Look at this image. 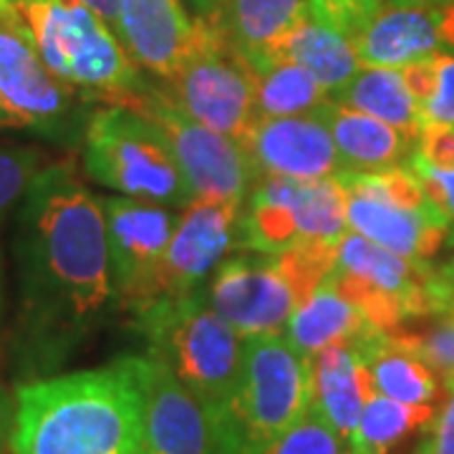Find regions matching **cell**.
<instances>
[{
  "label": "cell",
  "instance_id": "6da1fadb",
  "mask_svg": "<svg viewBox=\"0 0 454 454\" xmlns=\"http://www.w3.org/2000/svg\"><path fill=\"white\" fill-rule=\"evenodd\" d=\"M18 340L33 361H61L116 309L106 215L71 157L38 172L16 210Z\"/></svg>",
  "mask_w": 454,
  "mask_h": 454
},
{
  "label": "cell",
  "instance_id": "7a4b0ae2",
  "mask_svg": "<svg viewBox=\"0 0 454 454\" xmlns=\"http://www.w3.org/2000/svg\"><path fill=\"white\" fill-rule=\"evenodd\" d=\"M145 422V356L28 381L16 391V454H137Z\"/></svg>",
  "mask_w": 454,
  "mask_h": 454
},
{
  "label": "cell",
  "instance_id": "3957f363",
  "mask_svg": "<svg viewBox=\"0 0 454 454\" xmlns=\"http://www.w3.org/2000/svg\"><path fill=\"white\" fill-rule=\"evenodd\" d=\"M0 23L86 101L134 112L145 104L149 89L119 35L79 0H0Z\"/></svg>",
  "mask_w": 454,
  "mask_h": 454
},
{
  "label": "cell",
  "instance_id": "277c9868",
  "mask_svg": "<svg viewBox=\"0 0 454 454\" xmlns=\"http://www.w3.org/2000/svg\"><path fill=\"white\" fill-rule=\"evenodd\" d=\"M310 394V358L286 333L247 339L238 387L207 414L217 454H265L309 414Z\"/></svg>",
  "mask_w": 454,
  "mask_h": 454
},
{
  "label": "cell",
  "instance_id": "5b68a950",
  "mask_svg": "<svg viewBox=\"0 0 454 454\" xmlns=\"http://www.w3.org/2000/svg\"><path fill=\"white\" fill-rule=\"evenodd\" d=\"M149 343L179 384L212 414L230 399L245 366V339L197 291L160 301L134 316Z\"/></svg>",
  "mask_w": 454,
  "mask_h": 454
},
{
  "label": "cell",
  "instance_id": "8992f818",
  "mask_svg": "<svg viewBox=\"0 0 454 454\" xmlns=\"http://www.w3.org/2000/svg\"><path fill=\"white\" fill-rule=\"evenodd\" d=\"M83 169L124 197L182 210L192 190L164 134L129 106H97L83 131Z\"/></svg>",
  "mask_w": 454,
  "mask_h": 454
},
{
  "label": "cell",
  "instance_id": "52a82bcc",
  "mask_svg": "<svg viewBox=\"0 0 454 454\" xmlns=\"http://www.w3.org/2000/svg\"><path fill=\"white\" fill-rule=\"evenodd\" d=\"M197 18L202 20L200 46L167 91L200 124L243 142L260 119L253 71L232 46L220 16Z\"/></svg>",
  "mask_w": 454,
  "mask_h": 454
},
{
  "label": "cell",
  "instance_id": "ba28073f",
  "mask_svg": "<svg viewBox=\"0 0 454 454\" xmlns=\"http://www.w3.org/2000/svg\"><path fill=\"white\" fill-rule=\"evenodd\" d=\"M0 98L16 114L23 131L49 142L79 146L91 116V101L53 76L31 43L0 23Z\"/></svg>",
  "mask_w": 454,
  "mask_h": 454
},
{
  "label": "cell",
  "instance_id": "9c48e42d",
  "mask_svg": "<svg viewBox=\"0 0 454 454\" xmlns=\"http://www.w3.org/2000/svg\"><path fill=\"white\" fill-rule=\"evenodd\" d=\"M137 112L145 114L169 142L192 197L245 202L255 182V172L240 142L200 124L169 97L167 89H149L145 104Z\"/></svg>",
  "mask_w": 454,
  "mask_h": 454
},
{
  "label": "cell",
  "instance_id": "30bf717a",
  "mask_svg": "<svg viewBox=\"0 0 454 454\" xmlns=\"http://www.w3.org/2000/svg\"><path fill=\"white\" fill-rule=\"evenodd\" d=\"M243 202L220 197H192L179 210L172 240L152 278L149 306L192 295L217 270V265L240 250Z\"/></svg>",
  "mask_w": 454,
  "mask_h": 454
},
{
  "label": "cell",
  "instance_id": "8fae6325",
  "mask_svg": "<svg viewBox=\"0 0 454 454\" xmlns=\"http://www.w3.org/2000/svg\"><path fill=\"white\" fill-rule=\"evenodd\" d=\"M205 298L245 340L286 333L298 295L278 255L238 250L212 273Z\"/></svg>",
  "mask_w": 454,
  "mask_h": 454
},
{
  "label": "cell",
  "instance_id": "7c38bea8",
  "mask_svg": "<svg viewBox=\"0 0 454 454\" xmlns=\"http://www.w3.org/2000/svg\"><path fill=\"white\" fill-rule=\"evenodd\" d=\"M101 202L106 215L116 309L137 316L149 303L152 278L172 240L179 210L124 195L106 197Z\"/></svg>",
  "mask_w": 454,
  "mask_h": 454
},
{
  "label": "cell",
  "instance_id": "4fadbf2b",
  "mask_svg": "<svg viewBox=\"0 0 454 454\" xmlns=\"http://www.w3.org/2000/svg\"><path fill=\"white\" fill-rule=\"evenodd\" d=\"M255 179H325L343 175L339 152L316 112L258 119L240 142Z\"/></svg>",
  "mask_w": 454,
  "mask_h": 454
},
{
  "label": "cell",
  "instance_id": "5bb4252c",
  "mask_svg": "<svg viewBox=\"0 0 454 454\" xmlns=\"http://www.w3.org/2000/svg\"><path fill=\"white\" fill-rule=\"evenodd\" d=\"M114 33L131 61L169 83L202 38V20L182 0H121Z\"/></svg>",
  "mask_w": 454,
  "mask_h": 454
},
{
  "label": "cell",
  "instance_id": "9a60e30c",
  "mask_svg": "<svg viewBox=\"0 0 454 454\" xmlns=\"http://www.w3.org/2000/svg\"><path fill=\"white\" fill-rule=\"evenodd\" d=\"M361 66L402 68L454 49V3H409L381 8L354 38Z\"/></svg>",
  "mask_w": 454,
  "mask_h": 454
},
{
  "label": "cell",
  "instance_id": "2e32d148",
  "mask_svg": "<svg viewBox=\"0 0 454 454\" xmlns=\"http://www.w3.org/2000/svg\"><path fill=\"white\" fill-rule=\"evenodd\" d=\"M137 454H217L205 406L152 356H145V422Z\"/></svg>",
  "mask_w": 454,
  "mask_h": 454
},
{
  "label": "cell",
  "instance_id": "e0dca14e",
  "mask_svg": "<svg viewBox=\"0 0 454 454\" xmlns=\"http://www.w3.org/2000/svg\"><path fill=\"white\" fill-rule=\"evenodd\" d=\"M366 339L333 343L310 358V409L318 411L346 444L356 429L364 406L373 396L364 351Z\"/></svg>",
  "mask_w": 454,
  "mask_h": 454
},
{
  "label": "cell",
  "instance_id": "ac0fdd59",
  "mask_svg": "<svg viewBox=\"0 0 454 454\" xmlns=\"http://www.w3.org/2000/svg\"><path fill=\"white\" fill-rule=\"evenodd\" d=\"M346 223L348 230L372 243L387 247L402 258L427 262L447 240L450 223L434 207L404 210L379 197L356 195L346 190Z\"/></svg>",
  "mask_w": 454,
  "mask_h": 454
},
{
  "label": "cell",
  "instance_id": "d6986e66",
  "mask_svg": "<svg viewBox=\"0 0 454 454\" xmlns=\"http://www.w3.org/2000/svg\"><path fill=\"white\" fill-rule=\"evenodd\" d=\"M325 121L339 152L343 175L351 172H381L411 160L417 139L404 131L394 129L381 119L348 109L339 101L328 98L313 109Z\"/></svg>",
  "mask_w": 454,
  "mask_h": 454
},
{
  "label": "cell",
  "instance_id": "ffe728a7",
  "mask_svg": "<svg viewBox=\"0 0 454 454\" xmlns=\"http://www.w3.org/2000/svg\"><path fill=\"white\" fill-rule=\"evenodd\" d=\"M309 18V0H227L220 13L232 46L253 74L280 61V46Z\"/></svg>",
  "mask_w": 454,
  "mask_h": 454
},
{
  "label": "cell",
  "instance_id": "44dd1931",
  "mask_svg": "<svg viewBox=\"0 0 454 454\" xmlns=\"http://www.w3.org/2000/svg\"><path fill=\"white\" fill-rule=\"evenodd\" d=\"M372 333H376V328L331 280L321 283L303 301H298L286 325V339L291 340L298 354L309 358L318 356L333 343L361 340Z\"/></svg>",
  "mask_w": 454,
  "mask_h": 454
},
{
  "label": "cell",
  "instance_id": "7402d4cb",
  "mask_svg": "<svg viewBox=\"0 0 454 454\" xmlns=\"http://www.w3.org/2000/svg\"><path fill=\"white\" fill-rule=\"evenodd\" d=\"M364 351L376 394L404 404H432L439 396L437 369L399 333L376 331L364 340Z\"/></svg>",
  "mask_w": 454,
  "mask_h": 454
},
{
  "label": "cell",
  "instance_id": "603a6c76",
  "mask_svg": "<svg viewBox=\"0 0 454 454\" xmlns=\"http://www.w3.org/2000/svg\"><path fill=\"white\" fill-rule=\"evenodd\" d=\"M278 59L303 66L328 97L339 94L361 68L354 38L331 28L313 13L286 38Z\"/></svg>",
  "mask_w": 454,
  "mask_h": 454
},
{
  "label": "cell",
  "instance_id": "cb8c5ba5",
  "mask_svg": "<svg viewBox=\"0 0 454 454\" xmlns=\"http://www.w3.org/2000/svg\"><path fill=\"white\" fill-rule=\"evenodd\" d=\"M434 422L432 404H404L373 391L346 447L351 454H396L409 439L432 437Z\"/></svg>",
  "mask_w": 454,
  "mask_h": 454
},
{
  "label": "cell",
  "instance_id": "d4e9b609",
  "mask_svg": "<svg viewBox=\"0 0 454 454\" xmlns=\"http://www.w3.org/2000/svg\"><path fill=\"white\" fill-rule=\"evenodd\" d=\"M331 98L348 106V109H356V112L369 114L373 119H381L384 124H389L394 129L419 139L422 114H419L414 97L406 89L402 68L361 66L356 76Z\"/></svg>",
  "mask_w": 454,
  "mask_h": 454
},
{
  "label": "cell",
  "instance_id": "484cf974",
  "mask_svg": "<svg viewBox=\"0 0 454 454\" xmlns=\"http://www.w3.org/2000/svg\"><path fill=\"white\" fill-rule=\"evenodd\" d=\"M240 217V250L278 255L301 240L291 207V179L260 177L247 192Z\"/></svg>",
  "mask_w": 454,
  "mask_h": 454
},
{
  "label": "cell",
  "instance_id": "4316f807",
  "mask_svg": "<svg viewBox=\"0 0 454 454\" xmlns=\"http://www.w3.org/2000/svg\"><path fill=\"white\" fill-rule=\"evenodd\" d=\"M346 200L339 177L291 179V207L301 240H340L348 232Z\"/></svg>",
  "mask_w": 454,
  "mask_h": 454
},
{
  "label": "cell",
  "instance_id": "83f0119b",
  "mask_svg": "<svg viewBox=\"0 0 454 454\" xmlns=\"http://www.w3.org/2000/svg\"><path fill=\"white\" fill-rule=\"evenodd\" d=\"M255 82V104L260 119L270 116H301L318 109L328 94L321 83L310 76L303 66L293 61H276L258 74H253Z\"/></svg>",
  "mask_w": 454,
  "mask_h": 454
},
{
  "label": "cell",
  "instance_id": "f1b7e54d",
  "mask_svg": "<svg viewBox=\"0 0 454 454\" xmlns=\"http://www.w3.org/2000/svg\"><path fill=\"white\" fill-rule=\"evenodd\" d=\"M51 162L49 154L35 146L0 145V227L20 207L31 182Z\"/></svg>",
  "mask_w": 454,
  "mask_h": 454
},
{
  "label": "cell",
  "instance_id": "f546056e",
  "mask_svg": "<svg viewBox=\"0 0 454 454\" xmlns=\"http://www.w3.org/2000/svg\"><path fill=\"white\" fill-rule=\"evenodd\" d=\"M265 454H348V447L318 411L309 409V414Z\"/></svg>",
  "mask_w": 454,
  "mask_h": 454
},
{
  "label": "cell",
  "instance_id": "4dcf8cb0",
  "mask_svg": "<svg viewBox=\"0 0 454 454\" xmlns=\"http://www.w3.org/2000/svg\"><path fill=\"white\" fill-rule=\"evenodd\" d=\"M309 3L313 16L348 38H356V33L381 11V0H309Z\"/></svg>",
  "mask_w": 454,
  "mask_h": 454
},
{
  "label": "cell",
  "instance_id": "1f68e13d",
  "mask_svg": "<svg viewBox=\"0 0 454 454\" xmlns=\"http://www.w3.org/2000/svg\"><path fill=\"white\" fill-rule=\"evenodd\" d=\"M411 157L434 172H454V124H422Z\"/></svg>",
  "mask_w": 454,
  "mask_h": 454
},
{
  "label": "cell",
  "instance_id": "d6a6232c",
  "mask_svg": "<svg viewBox=\"0 0 454 454\" xmlns=\"http://www.w3.org/2000/svg\"><path fill=\"white\" fill-rule=\"evenodd\" d=\"M394 333H399L419 356L427 358L437 372L444 373V379H454V325L450 321L437 325L427 336H414V333H402V331H394Z\"/></svg>",
  "mask_w": 454,
  "mask_h": 454
},
{
  "label": "cell",
  "instance_id": "836d02e7",
  "mask_svg": "<svg viewBox=\"0 0 454 454\" xmlns=\"http://www.w3.org/2000/svg\"><path fill=\"white\" fill-rule=\"evenodd\" d=\"M422 124H454V56L437 53V89L422 109Z\"/></svg>",
  "mask_w": 454,
  "mask_h": 454
},
{
  "label": "cell",
  "instance_id": "e575fe53",
  "mask_svg": "<svg viewBox=\"0 0 454 454\" xmlns=\"http://www.w3.org/2000/svg\"><path fill=\"white\" fill-rule=\"evenodd\" d=\"M409 167L414 169V175L422 182L427 200L434 205V210L452 225L454 223V172H434L422 162H417L414 157L409 160Z\"/></svg>",
  "mask_w": 454,
  "mask_h": 454
},
{
  "label": "cell",
  "instance_id": "d590c367",
  "mask_svg": "<svg viewBox=\"0 0 454 454\" xmlns=\"http://www.w3.org/2000/svg\"><path fill=\"white\" fill-rule=\"evenodd\" d=\"M402 76H404L406 89L414 97L419 114H422V109L432 101L434 89H437V53L419 59L414 64L402 66Z\"/></svg>",
  "mask_w": 454,
  "mask_h": 454
},
{
  "label": "cell",
  "instance_id": "8d00e7d4",
  "mask_svg": "<svg viewBox=\"0 0 454 454\" xmlns=\"http://www.w3.org/2000/svg\"><path fill=\"white\" fill-rule=\"evenodd\" d=\"M444 381H447V399L437 414L432 432L434 454H454V379H444Z\"/></svg>",
  "mask_w": 454,
  "mask_h": 454
},
{
  "label": "cell",
  "instance_id": "74e56055",
  "mask_svg": "<svg viewBox=\"0 0 454 454\" xmlns=\"http://www.w3.org/2000/svg\"><path fill=\"white\" fill-rule=\"evenodd\" d=\"M13 419H16V402L0 384V452L11 444L13 437Z\"/></svg>",
  "mask_w": 454,
  "mask_h": 454
},
{
  "label": "cell",
  "instance_id": "f35d334b",
  "mask_svg": "<svg viewBox=\"0 0 454 454\" xmlns=\"http://www.w3.org/2000/svg\"><path fill=\"white\" fill-rule=\"evenodd\" d=\"M83 3L89 11H94L109 28H116V18H119V5H121V0H79Z\"/></svg>",
  "mask_w": 454,
  "mask_h": 454
},
{
  "label": "cell",
  "instance_id": "ab89813d",
  "mask_svg": "<svg viewBox=\"0 0 454 454\" xmlns=\"http://www.w3.org/2000/svg\"><path fill=\"white\" fill-rule=\"evenodd\" d=\"M197 16H220L225 11L227 0H195Z\"/></svg>",
  "mask_w": 454,
  "mask_h": 454
},
{
  "label": "cell",
  "instance_id": "60d3db41",
  "mask_svg": "<svg viewBox=\"0 0 454 454\" xmlns=\"http://www.w3.org/2000/svg\"><path fill=\"white\" fill-rule=\"evenodd\" d=\"M0 129L23 131V124L18 121V116L8 109V104L3 98H0Z\"/></svg>",
  "mask_w": 454,
  "mask_h": 454
},
{
  "label": "cell",
  "instance_id": "b9f144b4",
  "mask_svg": "<svg viewBox=\"0 0 454 454\" xmlns=\"http://www.w3.org/2000/svg\"><path fill=\"white\" fill-rule=\"evenodd\" d=\"M439 273H442V278H444V283L450 286V291H452L454 295V258L444 265V268H439ZM454 303V301H452Z\"/></svg>",
  "mask_w": 454,
  "mask_h": 454
},
{
  "label": "cell",
  "instance_id": "7bdbcfd3",
  "mask_svg": "<svg viewBox=\"0 0 454 454\" xmlns=\"http://www.w3.org/2000/svg\"><path fill=\"white\" fill-rule=\"evenodd\" d=\"M3 313H5V276H3V262H0V324H3Z\"/></svg>",
  "mask_w": 454,
  "mask_h": 454
},
{
  "label": "cell",
  "instance_id": "ee69618b",
  "mask_svg": "<svg viewBox=\"0 0 454 454\" xmlns=\"http://www.w3.org/2000/svg\"><path fill=\"white\" fill-rule=\"evenodd\" d=\"M396 5H409V3H450V0H394Z\"/></svg>",
  "mask_w": 454,
  "mask_h": 454
},
{
  "label": "cell",
  "instance_id": "f6af8a7d",
  "mask_svg": "<svg viewBox=\"0 0 454 454\" xmlns=\"http://www.w3.org/2000/svg\"><path fill=\"white\" fill-rule=\"evenodd\" d=\"M348 454H351V452H348ZM414 454H434V444H432V439H429V442L424 444L419 452H414Z\"/></svg>",
  "mask_w": 454,
  "mask_h": 454
},
{
  "label": "cell",
  "instance_id": "bcb514c9",
  "mask_svg": "<svg viewBox=\"0 0 454 454\" xmlns=\"http://www.w3.org/2000/svg\"><path fill=\"white\" fill-rule=\"evenodd\" d=\"M444 316H447V318H444V321H450V324L454 325V303H452V306H450V310H447V313H444Z\"/></svg>",
  "mask_w": 454,
  "mask_h": 454
}]
</instances>
